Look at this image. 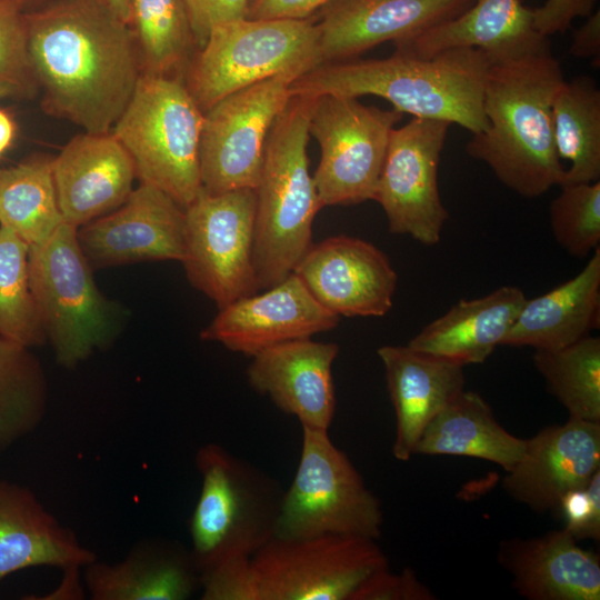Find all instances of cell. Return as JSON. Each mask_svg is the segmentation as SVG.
I'll list each match as a JSON object with an SVG mask.
<instances>
[{
  "label": "cell",
  "mask_w": 600,
  "mask_h": 600,
  "mask_svg": "<svg viewBox=\"0 0 600 600\" xmlns=\"http://www.w3.org/2000/svg\"><path fill=\"white\" fill-rule=\"evenodd\" d=\"M24 16L49 111L86 132H111L140 77L130 26L102 0H59Z\"/></svg>",
  "instance_id": "cell-1"
},
{
  "label": "cell",
  "mask_w": 600,
  "mask_h": 600,
  "mask_svg": "<svg viewBox=\"0 0 600 600\" xmlns=\"http://www.w3.org/2000/svg\"><path fill=\"white\" fill-rule=\"evenodd\" d=\"M488 57L482 101L488 124L466 150L516 193L542 196L560 186L566 170L552 134V102L564 81L561 63L548 38Z\"/></svg>",
  "instance_id": "cell-2"
},
{
  "label": "cell",
  "mask_w": 600,
  "mask_h": 600,
  "mask_svg": "<svg viewBox=\"0 0 600 600\" xmlns=\"http://www.w3.org/2000/svg\"><path fill=\"white\" fill-rule=\"evenodd\" d=\"M489 57L458 47L428 58L394 52L382 59L322 63L298 77L291 96L380 97L401 113L457 123L472 134L487 128L483 86Z\"/></svg>",
  "instance_id": "cell-3"
},
{
  "label": "cell",
  "mask_w": 600,
  "mask_h": 600,
  "mask_svg": "<svg viewBox=\"0 0 600 600\" xmlns=\"http://www.w3.org/2000/svg\"><path fill=\"white\" fill-rule=\"evenodd\" d=\"M317 97L291 96L269 132L254 188L253 267L258 289L293 272L312 246V222L322 208L309 172V123Z\"/></svg>",
  "instance_id": "cell-4"
},
{
  "label": "cell",
  "mask_w": 600,
  "mask_h": 600,
  "mask_svg": "<svg viewBox=\"0 0 600 600\" xmlns=\"http://www.w3.org/2000/svg\"><path fill=\"white\" fill-rule=\"evenodd\" d=\"M200 493L189 521L200 572L232 557H252L277 536L284 489L269 473L218 443L194 458Z\"/></svg>",
  "instance_id": "cell-5"
},
{
  "label": "cell",
  "mask_w": 600,
  "mask_h": 600,
  "mask_svg": "<svg viewBox=\"0 0 600 600\" xmlns=\"http://www.w3.org/2000/svg\"><path fill=\"white\" fill-rule=\"evenodd\" d=\"M202 122L203 111L180 78L143 73L111 133L130 154L140 183L186 208L202 189Z\"/></svg>",
  "instance_id": "cell-6"
},
{
  "label": "cell",
  "mask_w": 600,
  "mask_h": 600,
  "mask_svg": "<svg viewBox=\"0 0 600 600\" xmlns=\"http://www.w3.org/2000/svg\"><path fill=\"white\" fill-rule=\"evenodd\" d=\"M78 228L62 222L29 248V279L56 360L74 368L114 334L116 309L98 289L80 247Z\"/></svg>",
  "instance_id": "cell-7"
},
{
  "label": "cell",
  "mask_w": 600,
  "mask_h": 600,
  "mask_svg": "<svg viewBox=\"0 0 600 600\" xmlns=\"http://www.w3.org/2000/svg\"><path fill=\"white\" fill-rule=\"evenodd\" d=\"M320 66L318 30L309 19H239L216 24L188 71L204 112L222 98L279 73Z\"/></svg>",
  "instance_id": "cell-8"
},
{
  "label": "cell",
  "mask_w": 600,
  "mask_h": 600,
  "mask_svg": "<svg viewBox=\"0 0 600 600\" xmlns=\"http://www.w3.org/2000/svg\"><path fill=\"white\" fill-rule=\"evenodd\" d=\"M382 524L380 500L328 430L302 428L299 463L284 489L276 537L341 534L377 540Z\"/></svg>",
  "instance_id": "cell-9"
},
{
  "label": "cell",
  "mask_w": 600,
  "mask_h": 600,
  "mask_svg": "<svg viewBox=\"0 0 600 600\" xmlns=\"http://www.w3.org/2000/svg\"><path fill=\"white\" fill-rule=\"evenodd\" d=\"M402 114L354 97H317L309 133L321 150L312 177L322 207L373 200L390 133Z\"/></svg>",
  "instance_id": "cell-10"
},
{
  "label": "cell",
  "mask_w": 600,
  "mask_h": 600,
  "mask_svg": "<svg viewBox=\"0 0 600 600\" xmlns=\"http://www.w3.org/2000/svg\"><path fill=\"white\" fill-rule=\"evenodd\" d=\"M181 260L189 282L219 309L259 291L253 267L254 189L209 193L184 208Z\"/></svg>",
  "instance_id": "cell-11"
},
{
  "label": "cell",
  "mask_w": 600,
  "mask_h": 600,
  "mask_svg": "<svg viewBox=\"0 0 600 600\" xmlns=\"http://www.w3.org/2000/svg\"><path fill=\"white\" fill-rule=\"evenodd\" d=\"M261 600H351L389 560L374 539L274 537L251 557Z\"/></svg>",
  "instance_id": "cell-12"
},
{
  "label": "cell",
  "mask_w": 600,
  "mask_h": 600,
  "mask_svg": "<svg viewBox=\"0 0 600 600\" xmlns=\"http://www.w3.org/2000/svg\"><path fill=\"white\" fill-rule=\"evenodd\" d=\"M301 74L289 71L261 80L203 112L199 166L204 191L257 187L269 132L291 97L292 82Z\"/></svg>",
  "instance_id": "cell-13"
},
{
  "label": "cell",
  "mask_w": 600,
  "mask_h": 600,
  "mask_svg": "<svg viewBox=\"0 0 600 600\" xmlns=\"http://www.w3.org/2000/svg\"><path fill=\"white\" fill-rule=\"evenodd\" d=\"M450 122L413 118L393 128L373 200L383 209L389 230L424 246L437 244L449 219L438 169Z\"/></svg>",
  "instance_id": "cell-14"
},
{
  "label": "cell",
  "mask_w": 600,
  "mask_h": 600,
  "mask_svg": "<svg viewBox=\"0 0 600 600\" xmlns=\"http://www.w3.org/2000/svg\"><path fill=\"white\" fill-rule=\"evenodd\" d=\"M84 257L93 268L184 256L186 213L163 191L140 183L116 210L77 231Z\"/></svg>",
  "instance_id": "cell-15"
},
{
  "label": "cell",
  "mask_w": 600,
  "mask_h": 600,
  "mask_svg": "<svg viewBox=\"0 0 600 600\" xmlns=\"http://www.w3.org/2000/svg\"><path fill=\"white\" fill-rule=\"evenodd\" d=\"M293 272L339 317H382L392 308L397 272L387 254L363 239L336 236L312 243Z\"/></svg>",
  "instance_id": "cell-16"
},
{
  "label": "cell",
  "mask_w": 600,
  "mask_h": 600,
  "mask_svg": "<svg viewBox=\"0 0 600 600\" xmlns=\"http://www.w3.org/2000/svg\"><path fill=\"white\" fill-rule=\"evenodd\" d=\"M340 317L324 308L290 273L278 284L219 309L200 338L248 357L286 341L332 330Z\"/></svg>",
  "instance_id": "cell-17"
},
{
  "label": "cell",
  "mask_w": 600,
  "mask_h": 600,
  "mask_svg": "<svg viewBox=\"0 0 600 600\" xmlns=\"http://www.w3.org/2000/svg\"><path fill=\"white\" fill-rule=\"evenodd\" d=\"M474 0H333L318 12L320 64L347 61L450 21Z\"/></svg>",
  "instance_id": "cell-18"
},
{
  "label": "cell",
  "mask_w": 600,
  "mask_h": 600,
  "mask_svg": "<svg viewBox=\"0 0 600 600\" xmlns=\"http://www.w3.org/2000/svg\"><path fill=\"white\" fill-rule=\"evenodd\" d=\"M600 469V422L569 418L526 439L524 451L507 472L503 489L516 501L556 513L568 492Z\"/></svg>",
  "instance_id": "cell-19"
},
{
  "label": "cell",
  "mask_w": 600,
  "mask_h": 600,
  "mask_svg": "<svg viewBox=\"0 0 600 600\" xmlns=\"http://www.w3.org/2000/svg\"><path fill=\"white\" fill-rule=\"evenodd\" d=\"M338 353L337 343L311 338L278 343L251 357L248 383L296 417L301 428L329 430L336 412L332 364Z\"/></svg>",
  "instance_id": "cell-20"
},
{
  "label": "cell",
  "mask_w": 600,
  "mask_h": 600,
  "mask_svg": "<svg viewBox=\"0 0 600 600\" xmlns=\"http://www.w3.org/2000/svg\"><path fill=\"white\" fill-rule=\"evenodd\" d=\"M52 174L63 221L77 228L119 208L137 177L130 154L111 132L72 138L52 159Z\"/></svg>",
  "instance_id": "cell-21"
},
{
  "label": "cell",
  "mask_w": 600,
  "mask_h": 600,
  "mask_svg": "<svg viewBox=\"0 0 600 600\" xmlns=\"http://www.w3.org/2000/svg\"><path fill=\"white\" fill-rule=\"evenodd\" d=\"M498 562L529 600H599V554L581 548L564 529L502 541Z\"/></svg>",
  "instance_id": "cell-22"
},
{
  "label": "cell",
  "mask_w": 600,
  "mask_h": 600,
  "mask_svg": "<svg viewBox=\"0 0 600 600\" xmlns=\"http://www.w3.org/2000/svg\"><path fill=\"white\" fill-rule=\"evenodd\" d=\"M378 356L396 413L392 454L408 461L426 426L464 390L463 366L408 344L382 346Z\"/></svg>",
  "instance_id": "cell-23"
},
{
  "label": "cell",
  "mask_w": 600,
  "mask_h": 600,
  "mask_svg": "<svg viewBox=\"0 0 600 600\" xmlns=\"http://www.w3.org/2000/svg\"><path fill=\"white\" fill-rule=\"evenodd\" d=\"M94 560L96 552L29 488L0 479V581L38 566L78 571Z\"/></svg>",
  "instance_id": "cell-24"
},
{
  "label": "cell",
  "mask_w": 600,
  "mask_h": 600,
  "mask_svg": "<svg viewBox=\"0 0 600 600\" xmlns=\"http://www.w3.org/2000/svg\"><path fill=\"white\" fill-rule=\"evenodd\" d=\"M83 569L93 600H187L200 589L190 550L172 541L141 542L118 562Z\"/></svg>",
  "instance_id": "cell-25"
},
{
  "label": "cell",
  "mask_w": 600,
  "mask_h": 600,
  "mask_svg": "<svg viewBox=\"0 0 600 600\" xmlns=\"http://www.w3.org/2000/svg\"><path fill=\"white\" fill-rule=\"evenodd\" d=\"M600 326V248L583 269L549 292L526 299L501 346L552 350Z\"/></svg>",
  "instance_id": "cell-26"
},
{
  "label": "cell",
  "mask_w": 600,
  "mask_h": 600,
  "mask_svg": "<svg viewBox=\"0 0 600 600\" xmlns=\"http://www.w3.org/2000/svg\"><path fill=\"white\" fill-rule=\"evenodd\" d=\"M524 292L503 286L477 299H461L417 333L408 346L461 366L484 362L511 329Z\"/></svg>",
  "instance_id": "cell-27"
},
{
  "label": "cell",
  "mask_w": 600,
  "mask_h": 600,
  "mask_svg": "<svg viewBox=\"0 0 600 600\" xmlns=\"http://www.w3.org/2000/svg\"><path fill=\"white\" fill-rule=\"evenodd\" d=\"M544 38L548 37L533 29L531 9L521 0H474L457 18L393 44L394 52L428 58L458 47L478 48L494 54Z\"/></svg>",
  "instance_id": "cell-28"
},
{
  "label": "cell",
  "mask_w": 600,
  "mask_h": 600,
  "mask_svg": "<svg viewBox=\"0 0 600 600\" xmlns=\"http://www.w3.org/2000/svg\"><path fill=\"white\" fill-rule=\"evenodd\" d=\"M526 439L508 432L489 403L477 392L462 390L426 426L413 454H450L482 459L507 472L520 460Z\"/></svg>",
  "instance_id": "cell-29"
},
{
  "label": "cell",
  "mask_w": 600,
  "mask_h": 600,
  "mask_svg": "<svg viewBox=\"0 0 600 600\" xmlns=\"http://www.w3.org/2000/svg\"><path fill=\"white\" fill-rule=\"evenodd\" d=\"M552 134L558 158L570 161L560 186L599 181L600 90L593 79L578 76L560 86L552 102Z\"/></svg>",
  "instance_id": "cell-30"
},
{
  "label": "cell",
  "mask_w": 600,
  "mask_h": 600,
  "mask_svg": "<svg viewBox=\"0 0 600 600\" xmlns=\"http://www.w3.org/2000/svg\"><path fill=\"white\" fill-rule=\"evenodd\" d=\"M62 222L52 159L36 158L0 170V226L32 247L49 239Z\"/></svg>",
  "instance_id": "cell-31"
},
{
  "label": "cell",
  "mask_w": 600,
  "mask_h": 600,
  "mask_svg": "<svg viewBox=\"0 0 600 600\" xmlns=\"http://www.w3.org/2000/svg\"><path fill=\"white\" fill-rule=\"evenodd\" d=\"M47 407L42 364L30 348L0 336V452L32 433Z\"/></svg>",
  "instance_id": "cell-32"
},
{
  "label": "cell",
  "mask_w": 600,
  "mask_h": 600,
  "mask_svg": "<svg viewBox=\"0 0 600 600\" xmlns=\"http://www.w3.org/2000/svg\"><path fill=\"white\" fill-rule=\"evenodd\" d=\"M533 364L569 418L600 422V338L587 336L569 346L536 350Z\"/></svg>",
  "instance_id": "cell-33"
},
{
  "label": "cell",
  "mask_w": 600,
  "mask_h": 600,
  "mask_svg": "<svg viewBox=\"0 0 600 600\" xmlns=\"http://www.w3.org/2000/svg\"><path fill=\"white\" fill-rule=\"evenodd\" d=\"M129 26L144 73L173 76L194 43L183 0H131Z\"/></svg>",
  "instance_id": "cell-34"
},
{
  "label": "cell",
  "mask_w": 600,
  "mask_h": 600,
  "mask_svg": "<svg viewBox=\"0 0 600 600\" xmlns=\"http://www.w3.org/2000/svg\"><path fill=\"white\" fill-rule=\"evenodd\" d=\"M29 248L0 226V336L32 348L47 338L30 288Z\"/></svg>",
  "instance_id": "cell-35"
},
{
  "label": "cell",
  "mask_w": 600,
  "mask_h": 600,
  "mask_svg": "<svg viewBox=\"0 0 600 600\" xmlns=\"http://www.w3.org/2000/svg\"><path fill=\"white\" fill-rule=\"evenodd\" d=\"M560 188L549 206L552 234L569 254L587 258L600 244V181Z\"/></svg>",
  "instance_id": "cell-36"
},
{
  "label": "cell",
  "mask_w": 600,
  "mask_h": 600,
  "mask_svg": "<svg viewBox=\"0 0 600 600\" xmlns=\"http://www.w3.org/2000/svg\"><path fill=\"white\" fill-rule=\"evenodd\" d=\"M14 0H0V97L30 92L27 22Z\"/></svg>",
  "instance_id": "cell-37"
},
{
  "label": "cell",
  "mask_w": 600,
  "mask_h": 600,
  "mask_svg": "<svg viewBox=\"0 0 600 600\" xmlns=\"http://www.w3.org/2000/svg\"><path fill=\"white\" fill-rule=\"evenodd\" d=\"M202 600H261L251 557H232L200 572Z\"/></svg>",
  "instance_id": "cell-38"
},
{
  "label": "cell",
  "mask_w": 600,
  "mask_h": 600,
  "mask_svg": "<svg viewBox=\"0 0 600 600\" xmlns=\"http://www.w3.org/2000/svg\"><path fill=\"white\" fill-rule=\"evenodd\" d=\"M577 541L600 540V469L581 488L568 492L556 511Z\"/></svg>",
  "instance_id": "cell-39"
},
{
  "label": "cell",
  "mask_w": 600,
  "mask_h": 600,
  "mask_svg": "<svg viewBox=\"0 0 600 600\" xmlns=\"http://www.w3.org/2000/svg\"><path fill=\"white\" fill-rule=\"evenodd\" d=\"M436 598L411 568L393 573L387 567L368 577L354 591L351 600H434Z\"/></svg>",
  "instance_id": "cell-40"
},
{
  "label": "cell",
  "mask_w": 600,
  "mask_h": 600,
  "mask_svg": "<svg viewBox=\"0 0 600 600\" xmlns=\"http://www.w3.org/2000/svg\"><path fill=\"white\" fill-rule=\"evenodd\" d=\"M194 44L201 48L219 23L243 19L249 0H183Z\"/></svg>",
  "instance_id": "cell-41"
},
{
  "label": "cell",
  "mask_w": 600,
  "mask_h": 600,
  "mask_svg": "<svg viewBox=\"0 0 600 600\" xmlns=\"http://www.w3.org/2000/svg\"><path fill=\"white\" fill-rule=\"evenodd\" d=\"M597 0H548L543 7L531 9L533 29L548 37L564 32L574 17H589Z\"/></svg>",
  "instance_id": "cell-42"
},
{
  "label": "cell",
  "mask_w": 600,
  "mask_h": 600,
  "mask_svg": "<svg viewBox=\"0 0 600 600\" xmlns=\"http://www.w3.org/2000/svg\"><path fill=\"white\" fill-rule=\"evenodd\" d=\"M333 0H249L247 19H309Z\"/></svg>",
  "instance_id": "cell-43"
},
{
  "label": "cell",
  "mask_w": 600,
  "mask_h": 600,
  "mask_svg": "<svg viewBox=\"0 0 600 600\" xmlns=\"http://www.w3.org/2000/svg\"><path fill=\"white\" fill-rule=\"evenodd\" d=\"M569 52L578 58H592L597 62L600 54V12L591 13L587 21L573 32Z\"/></svg>",
  "instance_id": "cell-44"
},
{
  "label": "cell",
  "mask_w": 600,
  "mask_h": 600,
  "mask_svg": "<svg viewBox=\"0 0 600 600\" xmlns=\"http://www.w3.org/2000/svg\"><path fill=\"white\" fill-rule=\"evenodd\" d=\"M16 136V124L12 118L0 109V157L11 146Z\"/></svg>",
  "instance_id": "cell-45"
},
{
  "label": "cell",
  "mask_w": 600,
  "mask_h": 600,
  "mask_svg": "<svg viewBox=\"0 0 600 600\" xmlns=\"http://www.w3.org/2000/svg\"><path fill=\"white\" fill-rule=\"evenodd\" d=\"M102 1L120 20L129 24L131 0H102Z\"/></svg>",
  "instance_id": "cell-46"
},
{
  "label": "cell",
  "mask_w": 600,
  "mask_h": 600,
  "mask_svg": "<svg viewBox=\"0 0 600 600\" xmlns=\"http://www.w3.org/2000/svg\"><path fill=\"white\" fill-rule=\"evenodd\" d=\"M16 2H18L21 7L30 1H33V0H14Z\"/></svg>",
  "instance_id": "cell-47"
}]
</instances>
